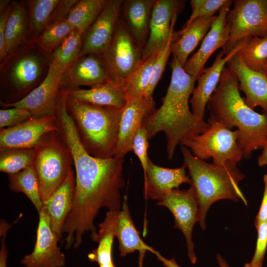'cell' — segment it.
<instances>
[{"mask_svg": "<svg viewBox=\"0 0 267 267\" xmlns=\"http://www.w3.org/2000/svg\"><path fill=\"white\" fill-rule=\"evenodd\" d=\"M66 95L59 94L54 115L57 133L69 150L73 161L76 188L72 210L63 227L65 248H78L83 237L90 232L93 241L97 231L94 220L103 208L121 210V190L125 185L123 176V158H99L89 154L82 144L75 124L66 107Z\"/></svg>", "mask_w": 267, "mask_h": 267, "instance_id": "obj_1", "label": "cell"}, {"mask_svg": "<svg viewBox=\"0 0 267 267\" xmlns=\"http://www.w3.org/2000/svg\"><path fill=\"white\" fill-rule=\"evenodd\" d=\"M171 67V81L162 104L145 119L142 125L148 139L160 132L164 133L170 160L173 158L178 145L188 138L204 133L209 127L207 122L198 119L189 108V98L197 79L185 71L175 56Z\"/></svg>", "mask_w": 267, "mask_h": 267, "instance_id": "obj_2", "label": "cell"}, {"mask_svg": "<svg viewBox=\"0 0 267 267\" xmlns=\"http://www.w3.org/2000/svg\"><path fill=\"white\" fill-rule=\"evenodd\" d=\"M239 91L237 78L225 67L207 107L209 117L229 129L237 128L244 158L249 159L254 151L267 143V113L260 114L249 107Z\"/></svg>", "mask_w": 267, "mask_h": 267, "instance_id": "obj_3", "label": "cell"}, {"mask_svg": "<svg viewBox=\"0 0 267 267\" xmlns=\"http://www.w3.org/2000/svg\"><path fill=\"white\" fill-rule=\"evenodd\" d=\"M180 150L183 165L187 169L198 204V222L202 230L206 228L208 211L216 202L229 199L237 202L241 200L248 205L246 199L238 184L245 175L237 167L230 164L221 166L209 163L194 156L183 145Z\"/></svg>", "mask_w": 267, "mask_h": 267, "instance_id": "obj_4", "label": "cell"}, {"mask_svg": "<svg viewBox=\"0 0 267 267\" xmlns=\"http://www.w3.org/2000/svg\"><path fill=\"white\" fill-rule=\"evenodd\" d=\"M66 104L86 150L99 158L115 156L122 109L80 102L67 93Z\"/></svg>", "mask_w": 267, "mask_h": 267, "instance_id": "obj_5", "label": "cell"}, {"mask_svg": "<svg viewBox=\"0 0 267 267\" xmlns=\"http://www.w3.org/2000/svg\"><path fill=\"white\" fill-rule=\"evenodd\" d=\"M50 64L51 54L33 42L8 54L0 61V104L27 96L44 80Z\"/></svg>", "mask_w": 267, "mask_h": 267, "instance_id": "obj_6", "label": "cell"}, {"mask_svg": "<svg viewBox=\"0 0 267 267\" xmlns=\"http://www.w3.org/2000/svg\"><path fill=\"white\" fill-rule=\"evenodd\" d=\"M33 165L43 202L64 182L73 169L71 153L57 131L46 134L35 148Z\"/></svg>", "mask_w": 267, "mask_h": 267, "instance_id": "obj_7", "label": "cell"}, {"mask_svg": "<svg viewBox=\"0 0 267 267\" xmlns=\"http://www.w3.org/2000/svg\"><path fill=\"white\" fill-rule=\"evenodd\" d=\"M207 122L209 127L206 131L186 139L180 145L202 160L212 158L213 163L218 165L237 166L244 158V152L238 141L237 131L229 129L210 117Z\"/></svg>", "mask_w": 267, "mask_h": 267, "instance_id": "obj_8", "label": "cell"}, {"mask_svg": "<svg viewBox=\"0 0 267 267\" xmlns=\"http://www.w3.org/2000/svg\"><path fill=\"white\" fill-rule=\"evenodd\" d=\"M142 50L120 17L110 44L100 55L109 80L124 85L143 60Z\"/></svg>", "mask_w": 267, "mask_h": 267, "instance_id": "obj_9", "label": "cell"}, {"mask_svg": "<svg viewBox=\"0 0 267 267\" xmlns=\"http://www.w3.org/2000/svg\"><path fill=\"white\" fill-rule=\"evenodd\" d=\"M227 16L228 42L222 47L228 54L242 40L250 37H267V0H235Z\"/></svg>", "mask_w": 267, "mask_h": 267, "instance_id": "obj_10", "label": "cell"}, {"mask_svg": "<svg viewBox=\"0 0 267 267\" xmlns=\"http://www.w3.org/2000/svg\"><path fill=\"white\" fill-rule=\"evenodd\" d=\"M157 205L166 207L174 218V228L183 233L187 244V256L191 264H195L197 257L192 234L195 224L198 222L199 208L195 191L190 186L187 189H174L166 194Z\"/></svg>", "mask_w": 267, "mask_h": 267, "instance_id": "obj_11", "label": "cell"}, {"mask_svg": "<svg viewBox=\"0 0 267 267\" xmlns=\"http://www.w3.org/2000/svg\"><path fill=\"white\" fill-rule=\"evenodd\" d=\"M128 198L124 195L121 210L108 211L102 222L98 225L100 231L112 232L119 242L120 256L127 255L142 250L154 254L156 250L146 244L140 238L132 219L128 205Z\"/></svg>", "mask_w": 267, "mask_h": 267, "instance_id": "obj_12", "label": "cell"}, {"mask_svg": "<svg viewBox=\"0 0 267 267\" xmlns=\"http://www.w3.org/2000/svg\"><path fill=\"white\" fill-rule=\"evenodd\" d=\"M38 214L34 249L21 259L20 263L25 267H64L66 257L58 247L60 240L51 227L49 218L43 209Z\"/></svg>", "mask_w": 267, "mask_h": 267, "instance_id": "obj_13", "label": "cell"}, {"mask_svg": "<svg viewBox=\"0 0 267 267\" xmlns=\"http://www.w3.org/2000/svg\"><path fill=\"white\" fill-rule=\"evenodd\" d=\"M182 1L157 0L153 8L147 41L142 50V59L159 53L174 35V25Z\"/></svg>", "mask_w": 267, "mask_h": 267, "instance_id": "obj_14", "label": "cell"}, {"mask_svg": "<svg viewBox=\"0 0 267 267\" xmlns=\"http://www.w3.org/2000/svg\"><path fill=\"white\" fill-rule=\"evenodd\" d=\"M63 72L51 64L43 82L27 96L15 103L1 104L2 108H23L29 110L34 118L54 116L60 92L59 84Z\"/></svg>", "mask_w": 267, "mask_h": 267, "instance_id": "obj_15", "label": "cell"}, {"mask_svg": "<svg viewBox=\"0 0 267 267\" xmlns=\"http://www.w3.org/2000/svg\"><path fill=\"white\" fill-rule=\"evenodd\" d=\"M232 3V0H227L220 9L200 47L187 59L183 67L186 73L197 79L203 73L205 65L212 54L218 48H222L228 41L229 27L227 16Z\"/></svg>", "mask_w": 267, "mask_h": 267, "instance_id": "obj_16", "label": "cell"}, {"mask_svg": "<svg viewBox=\"0 0 267 267\" xmlns=\"http://www.w3.org/2000/svg\"><path fill=\"white\" fill-rule=\"evenodd\" d=\"M123 2L122 0H107L98 17L82 35L80 56L103 53L114 34Z\"/></svg>", "mask_w": 267, "mask_h": 267, "instance_id": "obj_17", "label": "cell"}, {"mask_svg": "<svg viewBox=\"0 0 267 267\" xmlns=\"http://www.w3.org/2000/svg\"><path fill=\"white\" fill-rule=\"evenodd\" d=\"M152 96L145 94L127 99L122 109L118 139L115 156L123 158L132 151L133 140L145 119L155 110Z\"/></svg>", "mask_w": 267, "mask_h": 267, "instance_id": "obj_18", "label": "cell"}, {"mask_svg": "<svg viewBox=\"0 0 267 267\" xmlns=\"http://www.w3.org/2000/svg\"><path fill=\"white\" fill-rule=\"evenodd\" d=\"M57 130L54 116L32 118L14 127L0 130V150L35 148L46 134Z\"/></svg>", "mask_w": 267, "mask_h": 267, "instance_id": "obj_19", "label": "cell"}, {"mask_svg": "<svg viewBox=\"0 0 267 267\" xmlns=\"http://www.w3.org/2000/svg\"><path fill=\"white\" fill-rule=\"evenodd\" d=\"M109 80L100 55L89 54L79 56L63 73L59 88L69 92L81 86L91 87Z\"/></svg>", "mask_w": 267, "mask_h": 267, "instance_id": "obj_20", "label": "cell"}, {"mask_svg": "<svg viewBox=\"0 0 267 267\" xmlns=\"http://www.w3.org/2000/svg\"><path fill=\"white\" fill-rule=\"evenodd\" d=\"M245 39L240 41L227 54L222 50L217 55L213 64L205 68L198 77V84L194 88L190 99L193 114L200 120H204L205 108L211 95L217 87L223 69L227 62L243 46Z\"/></svg>", "mask_w": 267, "mask_h": 267, "instance_id": "obj_21", "label": "cell"}, {"mask_svg": "<svg viewBox=\"0 0 267 267\" xmlns=\"http://www.w3.org/2000/svg\"><path fill=\"white\" fill-rule=\"evenodd\" d=\"M228 67L238 79L246 104L254 109L261 107L267 113V77L263 72L248 68L237 52L227 62Z\"/></svg>", "mask_w": 267, "mask_h": 267, "instance_id": "obj_22", "label": "cell"}, {"mask_svg": "<svg viewBox=\"0 0 267 267\" xmlns=\"http://www.w3.org/2000/svg\"><path fill=\"white\" fill-rule=\"evenodd\" d=\"M184 165L177 168H167L155 164L149 159L144 176L143 195L145 199L160 201L171 190L182 183L191 184Z\"/></svg>", "mask_w": 267, "mask_h": 267, "instance_id": "obj_23", "label": "cell"}, {"mask_svg": "<svg viewBox=\"0 0 267 267\" xmlns=\"http://www.w3.org/2000/svg\"><path fill=\"white\" fill-rule=\"evenodd\" d=\"M75 188V175L72 169L64 182L43 202L42 209L48 216L51 227L60 241L65 221L74 203Z\"/></svg>", "mask_w": 267, "mask_h": 267, "instance_id": "obj_24", "label": "cell"}, {"mask_svg": "<svg viewBox=\"0 0 267 267\" xmlns=\"http://www.w3.org/2000/svg\"><path fill=\"white\" fill-rule=\"evenodd\" d=\"M155 0H123L120 18L136 44L143 49L147 41Z\"/></svg>", "mask_w": 267, "mask_h": 267, "instance_id": "obj_25", "label": "cell"}, {"mask_svg": "<svg viewBox=\"0 0 267 267\" xmlns=\"http://www.w3.org/2000/svg\"><path fill=\"white\" fill-rule=\"evenodd\" d=\"M77 101L97 106L122 109L127 101L124 85L110 80L90 87L66 92Z\"/></svg>", "mask_w": 267, "mask_h": 267, "instance_id": "obj_26", "label": "cell"}, {"mask_svg": "<svg viewBox=\"0 0 267 267\" xmlns=\"http://www.w3.org/2000/svg\"><path fill=\"white\" fill-rule=\"evenodd\" d=\"M216 16L198 18L187 27L175 33L171 45V53L184 67L189 55L204 38Z\"/></svg>", "mask_w": 267, "mask_h": 267, "instance_id": "obj_27", "label": "cell"}, {"mask_svg": "<svg viewBox=\"0 0 267 267\" xmlns=\"http://www.w3.org/2000/svg\"><path fill=\"white\" fill-rule=\"evenodd\" d=\"M5 39L8 54L30 42L28 10L24 0H12Z\"/></svg>", "mask_w": 267, "mask_h": 267, "instance_id": "obj_28", "label": "cell"}, {"mask_svg": "<svg viewBox=\"0 0 267 267\" xmlns=\"http://www.w3.org/2000/svg\"><path fill=\"white\" fill-rule=\"evenodd\" d=\"M9 189L14 192H22L30 200L38 213L43 206L40 183L33 166H29L14 174L8 175Z\"/></svg>", "mask_w": 267, "mask_h": 267, "instance_id": "obj_29", "label": "cell"}, {"mask_svg": "<svg viewBox=\"0 0 267 267\" xmlns=\"http://www.w3.org/2000/svg\"><path fill=\"white\" fill-rule=\"evenodd\" d=\"M107 0H80L71 9L66 20L82 35L98 17Z\"/></svg>", "mask_w": 267, "mask_h": 267, "instance_id": "obj_30", "label": "cell"}, {"mask_svg": "<svg viewBox=\"0 0 267 267\" xmlns=\"http://www.w3.org/2000/svg\"><path fill=\"white\" fill-rule=\"evenodd\" d=\"M24 1L28 10L29 40L31 42L35 40L44 31L59 0Z\"/></svg>", "mask_w": 267, "mask_h": 267, "instance_id": "obj_31", "label": "cell"}, {"mask_svg": "<svg viewBox=\"0 0 267 267\" xmlns=\"http://www.w3.org/2000/svg\"><path fill=\"white\" fill-rule=\"evenodd\" d=\"M82 46V35L74 30L51 53V64L61 72H64L80 56Z\"/></svg>", "mask_w": 267, "mask_h": 267, "instance_id": "obj_32", "label": "cell"}, {"mask_svg": "<svg viewBox=\"0 0 267 267\" xmlns=\"http://www.w3.org/2000/svg\"><path fill=\"white\" fill-rule=\"evenodd\" d=\"M238 53L248 68L263 72L267 64V37L245 39L244 44Z\"/></svg>", "mask_w": 267, "mask_h": 267, "instance_id": "obj_33", "label": "cell"}, {"mask_svg": "<svg viewBox=\"0 0 267 267\" xmlns=\"http://www.w3.org/2000/svg\"><path fill=\"white\" fill-rule=\"evenodd\" d=\"M159 53L143 60L124 84L127 99L145 94Z\"/></svg>", "mask_w": 267, "mask_h": 267, "instance_id": "obj_34", "label": "cell"}, {"mask_svg": "<svg viewBox=\"0 0 267 267\" xmlns=\"http://www.w3.org/2000/svg\"><path fill=\"white\" fill-rule=\"evenodd\" d=\"M35 148H11L0 150V171L9 175L17 173L33 166Z\"/></svg>", "mask_w": 267, "mask_h": 267, "instance_id": "obj_35", "label": "cell"}, {"mask_svg": "<svg viewBox=\"0 0 267 267\" xmlns=\"http://www.w3.org/2000/svg\"><path fill=\"white\" fill-rule=\"evenodd\" d=\"M74 30L66 19L45 28L39 36L31 42L51 54Z\"/></svg>", "mask_w": 267, "mask_h": 267, "instance_id": "obj_36", "label": "cell"}, {"mask_svg": "<svg viewBox=\"0 0 267 267\" xmlns=\"http://www.w3.org/2000/svg\"><path fill=\"white\" fill-rule=\"evenodd\" d=\"M114 234L110 231H97L93 241L98 243L97 247L88 255L89 260L96 262L99 267H115L112 258Z\"/></svg>", "mask_w": 267, "mask_h": 267, "instance_id": "obj_37", "label": "cell"}, {"mask_svg": "<svg viewBox=\"0 0 267 267\" xmlns=\"http://www.w3.org/2000/svg\"><path fill=\"white\" fill-rule=\"evenodd\" d=\"M227 0H191L192 12L189 19L183 27H187L194 20L203 17L214 16Z\"/></svg>", "mask_w": 267, "mask_h": 267, "instance_id": "obj_38", "label": "cell"}, {"mask_svg": "<svg viewBox=\"0 0 267 267\" xmlns=\"http://www.w3.org/2000/svg\"><path fill=\"white\" fill-rule=\"evenodd\" d=\"M174 35L168 41L164 47L159 52L154 64L150 79L145 94L152 96L154 90L159 81L166 66L169 57L171 53V45Z\"/></svg>", "mask_w": 267, "mask_h": 267, "instance_id": "obj_39", "label": "cell"}, {"mask_svg": "<svg viewBox=\"0 0 267 267\" xmlns=\"http://www.w3.org/2000/svg\"><path fill=\"white\" fill-rule=\"evenodd\" d=\"M32 118L31 113L25 108H2L0 110V129L1 130L14 127Z\"/></svg>", "mask_w": 267, "mask_h": 267, "instance_id": "obj_40", "label": "cell"}, {"mask_svg": "<svg viewBox=\"0 0 267 267\" xmlns=\"http://www.w3.org/2000/svg\"><path fill=\"white\" fill-rule=\"evenodd\" d=\"M257 239L254 255L244 267H263L267 250V221L262 222L256 227Z\"/></svg>", "mask_w": 267, "mask_h": 267, "instance_id": "obj_41", "label": "cell"}, {"mask_svg": "<svg viewBox=\"0 0 267 267\" xmlns=\"http://www.w3.org/2000/svg\"><path fill=\"white\" fill-rule=\"evenodd\" d=\"M148 137L145 128L142 126L135 135L132 145V151L138 157L145 174L149 158L147 156L148 147Z\"/></svg>", "mask_w": 267, "mask_h": 267, "instance_id": "obj_42", "label": "cell"}, {"mask_svg": "<svg viewBox=\"0 0 267 267\" xmlns=\"http://www.w3.org/2000/svg\"><path fill=\"white\" fill-rule=\"evenodd\" d=\"M11 0H0V61L8 54L6 49L5 33L7 20L9 15Z\"/></svg>", "mask_w": 267, "mask_h": 267, "instance_id": "obj_43", "label": "cell"}, {"mask_svg": "<svg viewBox=\"0 0 267 267\" xmlns=\"http://www.w3.org/2000/svg\"><path fill=\"white\" fill-rule=\"evenodd\" d=\"M78 0H59L53 10L45 28L66 20L71 9Z\"/></svg>", "mask_w": 267, "mask_h": 267, "instance_id": "obj_44", "label": "cell"}, {"mask_svg": "<svg viewBox=\"0 0 267 267\" xmlns=\"http://www.w3.org/2000/svg\"><path fill=\"white\" fill-rule=\"evenodd\" d=\"M264 189L261 203L254 221L255 227L267 221V174L263 178Z\"/></svg>", "mask_w": 267, "mask_h": 267, "instance_id": "obj_45", "label": "cell"}, {"mask_svg": "<svg viewBox=\"0 0 267 267\" xmlns=\"http://www.w3.org/2000/svg\"><path fill=\"white\" fill-rule=\"evenodd\" d=\"M7 227L0 228V267H7V260L8 255L5 243L6 233L8 231Z\"/></svg>", "mask_w": 267, "mask_h": 267, "instance_id": "obj_46", "label": "cell"}, {"mask_svg": "<svg viewBox=\"0 0 267 267\" xmlns=\"http://www.w3.org/2000/svg\"><path fill=\"white\" fill-rule=\"evenodd\" d=\"M154 254L157 257V259L163 264L164 267H180L176 262L174 257L171 259H167L156 250Z\"/></svg>", "mask_w": 267, "mask_h": 267, "instance_id": "obj_47", "label": "cell"}, {"mask_svg": "<svg viewBox=\"0 0 267 267\" xmlns=\"http://www.w3.org/2000/svg\"><path fill=\"white\" fill-rule=\"evenodd\" d=\"M262 149V152L257 159L260 167L267 166V143L265 145Z\"/></svg>", "mask_w": 267, "mask_h": 267, "instance_id": "obj_48", "label": "cell"}, {"mask_svg": "<svg viewBox=\"0 0 267 267\" xmlns=\"http://www.w3.org/2000/svg\"><path fill=\"white\" fill-rule=\"evenodd\" d=\"M216 259L220 267H230L226 260L220 254H217Z\"/></svg>", "mask_w": 267, "mask_h": 267, "instance_id": "obj_49", "label": "cell"}, {"mask_svg": "<svg viewBox=\"0 0 267 267\" xmlns=\"http://www.w3.org/2000/svg\"><path fill=\"white\" fill-rule=\"evenodd\" d=\"M146 252L147 251L145 250H142L138 252L139 255L137 261L138 267H143V260Z\"/></svg>", "mask_w": 267, "mask_h": 267, "instance_id": "obj_50", "label": "cell"}, {"mask_svg": "<svg viewBox=\"0 0 267 267\" xmlns=\"http://www.w3.org/2000/svg\"><path fill=\"white\" fill-rule=\"evenodd\" d=\"M263 73L267 77V64L264 68Z\"/></svg>", "mask_w": 267, "mask_h": 267, "instance_id": "obj_51", "label": "cell"}]
</instances>
